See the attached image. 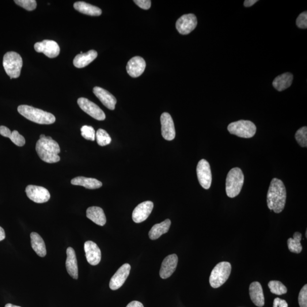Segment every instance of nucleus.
<instances>
[{"instance_id": "1", "label": "nucleus", "mask_w": 307, "mask_h": 307, "mask_svg": "<svg viewBox=\"0 0 307 307\" xmlns=\"http://www.w3.org/2000/svg\"><path fill=\"white\" fill-rule=\"evenodd\" d=\"M287 198L286 189L282 180L274 178L269 187L267 203L269 209L276 214L282 212L285 207Z\"/></svg>"}, {"instance_id": "2", "label": "nucleus", "mask_w": 307, "mask_h": 307, "mask_svg": "<svg viewBox=\"0 0 307 307\" xmlns=\"http://www.w3.org/2000/svg\"><path fill=\"white\" fill-rule=\"evenodd\" d=\"M36 149L40 158L44 162L54 164L60 160L58 155L60 152V146L51 136L41 134L36 143Z\"/></svg>"}, {"instance_id": "3", "label": "nucleus", "mask_w": 307, "mask_h": 307, "mask_svg": "<svg viewBox=\"0 0 307 307\" xmlns=\"http://www.w3.org/2000/svg\"><path fill=\"white\" fill-rule=\"evenodd\" d=\"M17 111L25 118L35 123L50 125L55 122V117L52 114L31 106L20 105L17 108Z\"/></svg>"}, {"instance_id": "4", "label": "nucleus", "mask_w": 307, "mask_h": 307, "mask_svg": "<svg viewBox=\"0 0 307 307\" xmlns=\"http://www.w3.org/2000/svg\"><path fill=\"white\" fill-rule=\"evenodd\" d=\"M244 183V175L242 170L235 168L230 170L226 179V192L227 196L234 198L241 191Z\"/></svg>"}, {"instance_id": "5", "label": "nucleus", "mask_w": 307, "mask_h": 307, "mask_svg": "<svg viewBox=\"0 0 307 307\" xmlns=\"http://www.w3.org/2000/svg\"><path fill=\"white\" fill-rule=\"evenodd\" d=\"M22 64L21 55L16 52H7L3 56V66L10 79L20 77Z\"/></svg>"}, {"instance_id": "6", "label": "nucleus", "mask_w": 307, "mask_h": 307, "mask_svg": "<svg viewBox=\"0 0 307 307\" xmlns=\"http://www.w3.org/2000/svg\"><path fill=\"white\" fill-rule=\"evenodd\" d=\"M232 270V266L227 262L218 263L212 271L210 283L212 287L217 289L221 287L228 279Z\"/></svg>"}, {"instance_id": "7", "label": "nucleus", "mask_w": 307, "mask_h": 307, "mask_svg": "<svg viewBox=\"0 0 307 307\" xmlns=\"http://www.w3.org/2000/svg\"><path fill=\"white\" fill-rule=\"evenodd\" d=\"M227 130L230 134L239 137L250 138L255 136L257 128L252 121L240 120L230 124L227 127Z\"/></svg>"}, {"instance_id": "8", "label": "nucleus", "mask_w": 307, "mask_h": 307, "mask_svg": "<svg viewBox=\"0 0 307 307\" xmlns=\"http://www.w3.org/2000/svg\"><path fill=\"white\" fill-rule=\"evenodd\" d=\"M78 104L83 111L93 119L98 121H103L105 119L106 117L103 111L98 105L87 98L84 97L78 98Z\"/></svg>"}, {"instance_id": "9", "label": "nucleus", "mask_w": 307, "mask_h": 307, "mask_svg": "<svg viewBox=\"0 0 307 307\" xmlns=\"http://www.w3.org/2000/svg\"><path fill=\"white\" fill-rule=\"evenodd\" d=\"M196 172L200 185L204 189H209L212 183V176L210 165L206 159H202L199 162Z\"/></svg>"}, {"instance_id": "10", "label": "nucleus", "mask_w": 307, "mask_h": 307, "mask_svg": "<svg viewBox=\"0 0 307 307\" xmlns=\"http://www.w3.org/2000/svg\"><path fill=\"white\" fill-rule=\"evenodd\" d=\"M25 192L28 198L36 203L47 202L50 199V192L43 187L29 185L26 188Z\"/></svg>"}, {"instance_id": "11", "label": "nucleus", "mask_w": 307, "mask_h": 307, "mask_svg": "<svg viewBox=\"0 0 307 307\" xmlns=\"http://www.w3.org/2000/svg\"><path fill=\"white\" fill-rule=\"evenodd\" d=\"M198 24V20L195 15L193 14H184L176 23V28L182 35H187L194 30Z\"/></svg>"}, {"instance_id": "12", "label": "nucleus", "mask_w": 307, "mask_h": 307, "mask_svg": "<svg viewBox=\"0 0 307 307\" xmlns=\"http://www.w3.org/2000/svg\"><path fill=\"white\" fill-rule=\"evenodd\" d=\"M34 49L37 52L44 54L50 58H54L60 53V47L55 41L52 40H44L41 43L34 44Z\"/></svg>"}, {"instance_id": "13", "label": "nucleus", "mask_w": 307, "mask_h": 307, "mask_svg": "<svg viewBox=\"0 0 307 307\" xmlns=\"http://www.w3.org/2000/svg\"><path fill=\"white\" fill-rule=\"evenodd\" d=\"M131 266L130 264L125 263L119 268L115 274L114 275L109 283L110 289L112 290H116L123 286L125 282L126 281L128 276L130 275Z\"/></svg>"}, {"instance_id": "14", "label": "nucleus", "mask_w": 307, "mask_h": 307, "mask_svg": "<svg viewBox=\"0 0 307 307\" xmlns=\"http://www.w3.org/2000/svg\"><path fill=\"white\" fill-rule=\"evenodd\" d=\"M154 208V204L150 201H146L138 205L132 212V220L135 223H141L149 217Z\"/></svg>"}, {"instance_id": "15", "label": "nucleus", "mask_w": 307, "mask_h": 307, "mask_svg": "<svg viewBox=\"0 0 307 307\" xmlns=\"http://www.w3.org/2000/svg\"><path fill=\"white\" fill-rule=\"evenodd\" d=\"M162 135L166 140L172 141L175 137V126L172 116L168 113H164L161 117Z\"/></svg>"}, {"instance_id": "16", "label": "nucleus", "mask_w": 307, "mask_h": 307, "mask_svg": "<svg viewBox=\"0 0 307 307\" xmlns=\"http://www.w3.org/2000/svg\"><path fill=\"white\" fill-rule=\"evenodd\" d=\"M85 251L88 263L93 266L100 263L101 259V250L94 242L88 241L85 244Z\"/></svg>"}, {"instance_id": "17", "label": "nucleus", "mask_w": 307, "mask_h": 307, "mask_svg": "<svg viewBox=\"0 0 307 307\" xmlns=\"http://www.w3.org/2000/svg\"><path fill=\"white\" fill-rule=\"evenodd\" d=\"M177 263L178 258L175 254L166 257L162 262L160 272H159L161 278L167 279L170 277L175 272Z\"/></svg>"}, {"instance_id": "18", "label": "nucleus", "mask_w": 307, "mask_h": 307, "mask_svg": "<svg viewBox=\"0 0 307 307\" xmlns=\"http://www.w3.org/2000/svg\"><path fill=\"white\" fill-rule=\"evenodd\" d=\"M146 62L141 56H134L128 62L127 71L132 78H137L141 76L146 68Z\"/></svg>"}, {"instance_id": "19", "label": "nucleus", "mask_w": 307, "mask_h": 307, "mask_svg": "<svg viewBox=\"0 0 307 307\" xmlns=\"http://www.w3.org/2000/svg\"><path fill=\"white\" fill-rule=\"evenodd\" d=\"M93 92L105 107L110 110L115 109L117 103L116 98L108 90L100 88V87H95L93 89Z\"/></svg>"}, {"instance_id": "20", "label": "nucleus", "mask_w": 307, "mask_h": 307, "mask_svg": "<svg viewBox=\"0 0 307 307\" xmlns=\"http://www.w3.org/2000/svg\"><path fill=\"white\" fill-rule=\"evenodd\" d=\"M67 271L75 279L78 278V266L77 256L75 250L71 247L67 249V260L66 262Z\"/></svg>"}, {"instance_id": "21", "label": "nucleus", "mask_w": 307, "mask_h": 307, "mask_svg": "<svg viewBox=\"0 0 307 307\" xmlns=\"http://www.w3.org/2000/svg\"><path fill=\"white\" fill-rule=\"evenodd\" d=\"M249 294L252 302L257 307H262L264 305V297L261 284L254 282L250 285Z\"/></svg>"}, {"instance_id": "22", "label": "nucleus", "mask_w": 307, "mask_h": 307, "mask_svg": "<svg viewBox=\"0 0 307 307\" xmlns=\"http://www.w3.org/2000/svg\"><path fill=\"white\" fill-rule=\"evenodd\" d=\"M87 217L100 226H104L107 219L102 208L98 207H91L87 210Z\"/></svg>"}, {"instance_id": "23", "label": "nucleus", "mask_w": 307, "mask_h": 307, "mask_svg": "<svg viewBox=\"0 0 307 307\" xmlns=\"http://www.w3.org/2000/svg\"><path fill=\"white\" fill-rule=\"evenodd\" d=\"M97 52L94 50H91L87 52L78 54L75 57L74 65L77 68H81L88 65L97 58Z\"/></svg>"}, {"instance_id": "24", "label": "nucleus", "mask_w": 307, "mask_h": 307, "mask_svg": "<svg viewBox=\"0 0 307 307\" xmlns=\"http://www.w3.org/2000/svg\"><path fill=\"white\" fill-rule=\"evenodd\" d=\"M71 183L73 185H80L85 187L87 189H94L99 188L102 187V184L101 181L94 178L78 176L72 179Z\"/></svg>"}, {"instance_id": "25", "label": "nucleus", "mask_w": 307, "mask_h": 307, "mask_svg": "<svg viewBox=\"0 0 307 307\" xmlns=\"http://www.w3.org/2000/svg\"><path fill=\"white\" fill-rule=\"evenodd\" d=\"M74 8L79 11L80 13L89 15L91 16H100L102 10L99 7L89 4V3L79 1L74 4Z\"/></svg>"}, {"instance_id": "26", "label": "nucleus", "mask_w": 307, "mask_h": 307, "mask_svg": "<svg viewBox=\"0 0 307 307\" xmlns=\"http://www.w3.org/2000/svg\"><path fill=\"white\" fill-rule=\"evenodd\" d=\"M171 223L170 219H167L165 221L154 225L149 231V236L151 240H155L157 239L168 232Z\"/></svg>"}, {"instance_id": "27", "label": "nucleus", "mask_w": 307, "mask_h": 307, "mask_svg": "<svg viewBox=\"0 0 307 307\" xmlns=\"http://www.w3.org/2000/svg\"><path fill=\"white\" fill-rule=\"evenodd\" d=\"M0 134L5 137L10 138L11 141L18 146L21 147L25 145L26 142L25 138L17 131L11 132L8 128L0 126Z\"/></svg>"}, {"instance_id": "28", "label": "nucleus", "mask_w": 307, "mask_h": 307, "mask_svg": "<svg viewBox=\"0 0 307 307\" xmlns=\"http://www.w3.org/2000/svg\"><path fill=\"white\" fill-rule=\"evenodd\" d=\"M30 238H31V244L34 251L40 257H45L47 253L46 248H45L43 238L36 232L32 233L30 234Z\"/></svg>"}, {"instance_id": "29", "label": "nucleus", "mask_w": 307, "mask_h": 307, "mask_svg": "<svg viewBox=\"0 0 307 307\" xmlns=\"http://www.w3.org/2000/svg\"><path fill=\"white\" fill-rule=\"evenodd\" d=\"M293 74L286 73L276 77L274 79V82H273L272 85L276 90L283 91L289 88L292 85V83H293Z\"/></svg>"}, {"instance_id": "30", "label": "nucleus", "mask_w": 307, "mask_h": 307, "mask_svg": "<svg viewBox=\"0 0 307 307\" xmlns=\"http://www.w3.org/2000/svg\"><path fill=\"white\" fill-rule=\"evenodd\" d=\"M302 234L295 232L293 238H290L287 241L288 248L290 251L294 253H301L302 251L301 245Z\"/></svg>"}, {"instance_id": "31", "label": "nucleus", "mask_w": 307, "mask_h": 307, "mask_svg": "<svg viewBox=\"0 0 307 307\" xmlns=\"http://www.w3.org/2000/svg\"><path fill=\"white\" fill-rule=\"evenodd\" d=\"M268 286L272 294L282 295L287 293L286 287L278 280H271L268 283Z\"/></svg>"}, {"instance_id": "32", "label": "nucleus", "mask_w": 307, "mask_h": 307, "mask_svg": "<svg viewBox=\"0 0 307 307\" xmlns=\"http://www.w3.org/2000/svg\"><path fill=\"white\" fill-rule=\"evenodd\" d=\"M96 138L98 145L101 146H107L112 141L111 137L108 132L102 129L97 131Z\"/></svg>"}, {"instance_id": "33", "label": "nucleus", "mask_w": 307, "mask_h": 307, "mask_svg": "<svg viewBox=\"0 0 307 307\" xmlns=\"http://www.w3.org/2000/svg\"><path fill=\"white\" fill-rule=\"evenodd\" d=\"M295 138L299 145L303 147L307 146V128L302 127L296 132Z\"/></svg>"}, {"instance_id": "34", "label": "nucleus", "mask_w": 307, "mask_h": 307, "mask_svg": "<svg viewBox=\"0 0 307 307\" xmlns=\"http://www.w3.org/2000/svg\"><path fill=\"white\" fill-rule=\"evenodd\" d=\"M81 134L83 138L87 140L94 141L96 138V132L94 128L90 126L85 125L81 128Z\"/></svg>"}, {"instance_id": "35", "label": "nucleus", "mask_w": 307, "mask_h": 307, "mask_svg": "<svg viewBox=\"0 0 307 307\" xmlns=\"http://www.w3.org/2000/svg\"><path fill=\"white\" fill-rule=\"evenodd\" d=\"M14 2L28 11L36 9L37 5L36 0H16Z\"/></svg>"}, {"instance_id": "36", "label": "nucleus", "mask_w": 307, "mask_h": 307, "mask_svg": "<svg viewBox=\"0 0 307 307\" xmlns=\"http://www.w3.org/2000/svg\"><path fill=\"white\" fill-rule=\"evenodd\" d=\"M299 304L300 307H307V285L303 287L299 295Z\"/></svg>"}, {"instance_id": "37", "label": "nucleus", "mask_w": 307, "mask_h": 307, "mask_svg": "<svg viewBox=\"0 0 307 307\" xmlns=\"http://www.w3.org/2000/svg\"><path fill=\"white\" fill-rule=\"evenodd\" d=\"M297 25L299 28L307 29V13L304 11L298 16L297 20Z\"/></svg>"}, {"instance_id": "38", "label": "nucleus", "mask_w": 307, "mask_h": 307, "mask_svg": "<svg viewBox=\"0 0 307 307\" xmlns=\"http://www.w3.org/2000/svg\"><path fill=\"white\" fill-rule=\"evenodd\" d=\"M134 2L135 4L143 9L148 10L150 8L151 4L150 0H136Z\"/></svg>"}, {"instance_id": "39", "label": "nucleus", "mask_w": 307, "mask_h": 307, "mask_svg": "<svg viewBox=\"0 0 307 307\" xmlns=\"http://www.w3.org/2000/svg\"><path fill=\"white\" fill-rule=\"evenodd\" d=\"M273 307H288V304L286 301L277 298L274 299Z\"/></svg>"}, {"instance_id": "40", "label": "nucleus", "mask_w": 307, "mask_h": 307, "mask_svg": "<svg viewBox=\"0 0 307 307\" xmlns=\"http://www.w3.org/2000/svg\"><path fill=\"white\" fill-rule=\"evenodd\" d=\"M127 307H144L141 302L138 301H132L129 304Z\"/></svg>"}, {"instance_id": "41", "label": "nucleus", "mask_w": 307, "mask_h": 307, "mask_svg": "<svg viewBox=\"0 0 307 307\" xmlns=\"http://www.w3.org/2000/svg\"><path fill=\"white\" fill-rule=\"evenodd\" d=\"M259 1L257 0H246L244 2V5L246 7H250L255 5Z\"/></svg>"}, {"instance_id": "42", "label": "nucleus", "mask_w": 307, "mask_h": 307, "mask_svg": "<svg viewBox=\"0 0 307 307\" xmlns=\"http://www.w3.org/2000/svg\"><path fill=\"white\" fill-rule=\"evenodd\" d=\"M5 238V233L4 230L2 227L0 226V241H1Z\"/></svg>"}, {"instance_id": "43", "label": "nucleus", "mask_w": 307, "mask_h": 307, "mask_svg": "<svg viewBox=\"0 0 307 307\" xmlns=\"http://www.w3.org/2000/svg\"><path fill=\"white\" fill-rule=\"evenodd\" d=\"M5 307H21L11 305V304H10V303H9V304L6 305Z\"/></svg>"}]
</instances>
